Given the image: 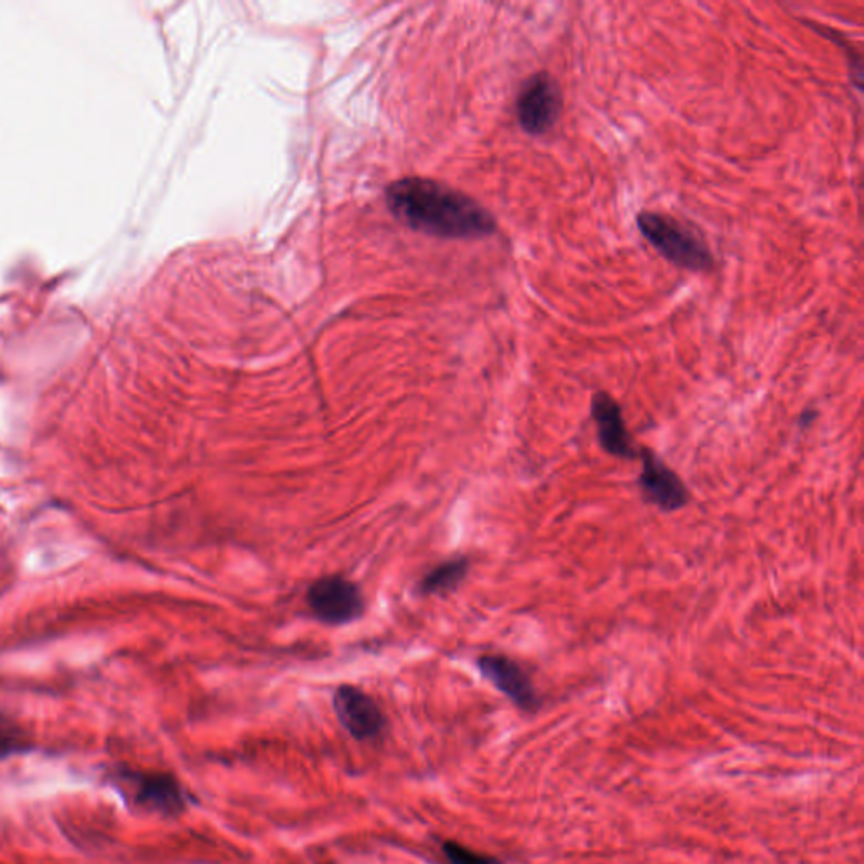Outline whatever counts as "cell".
<instances>
[{
    "label": "cell",
    "mask_w": 864,
    "mask_h": 864,
    "mask_svg": "<svg viewBox=\"0 0 864 864\" xmlns=\"http://www.w3.org/2000/svg\"><path fill=\"white\" fill-rule=\"evenodd\" d=\"M443 853L449 864H502V861H498L497 858L475 853L454 841L443 844Z\"/></svg>",
    "instance_id": "obj_12"
},
{
    "label": "cell",
    "mask_w": 864,
    "mask_h": 864,
    "mask_svg": "<svg viewBox=\"0 0 864 864\" xmlns=\"http://www.w3.org/2000/svg\"><path fill=\"white\" fill-rule=\"evenodd\" d=\"M387 205L405 225L438 237L480 238L497 230L480 203L431 179H400L387 189Z\"/></svg>",
    "instance_id": "obj_1"
},
{
    "label": "cell",
    "mask_w": 864,
    "mask_h": 864,
    "mask_svg": "<svg viewBox=\"0 0 864 864\" xmlns=\"http://www.w3.org/2000/svg\"><path fill=\"white\" fill-rule=\"evenodd\" d=\"M591 417L596 424L598 441L606 453L620 459H633L638 456L620 404L608 392H596L593 395Z\"/></svg>",
    "instance_id": "obj_9"
},
{
    "label": "cell",
    "mask_w": 864,
    "mask_h": 864,
    "mask_svg": "<svg viewBox=\"0 0 864 864\" xmlns=\"http://www.w3.org/2000/svg\"><path fill=\"white\" fill-rule=\"evenodd\" d=\"M478 669L498 691L503 692L520 709L535 711L539 708V696L534 684L524 667L515 660L508 659L505 655H483L478 660Z\"/></svg>",
    "instance_id": "obj_8"
},
{
    "label": "cell",
    "mask_w": 864,
    "mask_h": 864,
    "mask_svg": "<svg viewBox=\"0 0 864 864\" xmlns=\"http://www.w3.org/2000/svg\"><path fill=\"white\" fill-rule=\"evenodd\" d=\"M333 706L341 726L355 740L368 741L382 735L385 728L384 713L372 697L357 687L341 686L336 691Z\"/></svg>",
    "instance_id": "obj_7"
},
{
    "label": "cell",
    "mask_w": 864,
    "mask_h": 864,
    "mask_svg": "<svg viewBox=\"0 0 864 864\" xmlns=\"http://www.w3.org/2000/svg\"><path fill=\"white\" fill-rule=\"evenodd\" d=\"M517 120L525 134L540 137L551 132L562 112V92L546 71L525 80L515 103Z\"/></svg>",
    "instance_id": "obj_4"
},
{
    "label": "cell",
    "mask_w": 864,
    "mask_h": 864,
    "mask_svg": "<svg viewBox=\"0 0 864 864\" xmlns=\"http://www.w3.org/2000/svg\"><path fill=\"white\" fill-rule=\"evenodd\" d=\"M468 569H470V562L465 557L451 559V561L439 564L432 571H429L422 579L419 588L424 594L449 593L463 583Z\"/></svg>",
    "instance_id": "obj_10"
},
{
    "label": "cell",
    "mask_w": 864,
    "mask_h": 864,
    "mask_svg": "<svg viewBox=\"0 0 864 864\" xmlns=\"http://www.w3.org/2000/svg\"><path fill=\"white\" fill-rule=\"evenodd\" d=\"M642 471L638 476V488L643 500L662 512L681 510L689 503V490L674 470L665 465L652 449L640 451Z\"/></svg>",
    "instance_id": "obj_6"
},
{
    "label": "cell",
    "mask_w": 864,
    "mask_h": 864,
    "mask_svg": "<svg viewBox=\"0 0 864 864\" xmlns=\"http://www.w3.org/2000/svg\"><path fill=\"white\" fill-rule=\"evenodd\" d=\"M638 232L667 262L679 269L709 272L714 259L708 245L697 233L664 213L642 211L637 216Z\"/></svg>",
    "instance_id": "obj_2"
},
{
    "label": "cell",
    "mask_w": 864,
    "mask_h": 864,
    "mask_svg": "<svg viewBox=\"0 0 864 864\" xmlns=\"http://www.w3.org/2000/svg\"><path fill=\"white\" fill-rule=\"evenodd\" d=\"M33 750L31 740L26 731L17 726L12 719L0 714V758L22 755Z\"/></svg>",
    "instance_id": "obj_11"
},
{
    "label": "cell",
    "mask_w": 864,
    "mask_h": 864,
    "mask_svg": "<svg viewBox=\"0 0 864 864\" xmlns=\"http://www.w3.org/2000/svg\"><path fill=\"white\" fill-rule=\"evenodd\" d=\"M817 417L816 411H805L800 417V426L807 427L810 426V422L814 421Z\"/></svg>",
    "instance_id": "obj_13"
},
{
    "label": "cell",
    "mask_w": 864,
    "mask_h": 864,
    "mask_svg": "<svg viewBox=\"0 0 864 864\" xmlns=\"http://www.w3.org/2000/svg\"><path fill=\"white\" fill-rule=\"evenodd\" d=\"M114 782L137 809L149 814L171 819L181 816L188 807L189 797L183 785L169 773L122 767L115 770Z\"/></svg>",
    "instance_id": "obj_3"
},
{
    "label": "cell",
    "mask_w": 864,
    "mask_h": 864,
    "mask_svg": "<svg viewBox=\"0 0 864 864\" xmlns=\"http://www.w3.org/2000/svg\"><path fill=\"white\" fill-rule=\"evenodd\" d=\"M308 605L313 615L328 625H345L357 620L365 608L357 584L340 576L316 581L309 588Z\"/></svg>",
    "instance_id": "obj_5"
}]
</instances>
